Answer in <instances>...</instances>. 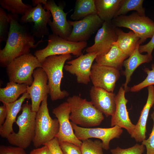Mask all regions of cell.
I'll return each instance as SVG.
<instances>
[{
  "label": "cell",
  "instance_id": "ba28073f",
  "mask_svg": "<svg viewBox=\"0 0 154 154\" xmlns=\"http://www.w3.org/2000/svg\"><path fill=\"white\" fill-rule=\"evenodd\" d=\"M111 22L116 27H123L131 29L139 38L140 44L154 34V21L149 17L142 16L137 12L121 15L113 19Z\"/></svg>",
  "mask_w": 154,
  "mask_h": 154
},
{
  "label": "cell",
  "instance_id": "484cf974",
  "mask_svg": "<svg viewBox=\"0 0 154 154\" xmlns=\"http://www.w3.org/2000/svg\"><path fill=\"white\" fill-rule=\"evenodd\" d=\"M27 85L13 82L7 83L6 86L0 88V101L3 103L13 102L19 96L27 92Z\"/></svg>",
  "mask_w": 154,
  "mask_h": 154
},
{
  "label": "cell",
  "instance_id": "f35d334b",
  "mask_svg": "<svg viewBox=\"0 0 154 154\" xmlns=\"http://www.w3.org/2000/svg\"><path fill=\"white\" fill-rule=\"evenodd\" d=\"M30 154H51L50 151L46 145L40 148H37L32 150Z\"/></svg>",
  "mask_w": 154,
  "mask_h": 154
},
{
  "label": "cell",
  "instance_id": "8fae6325",
  "mask_svg": "<svg viewBox=\"0 0 154 154\" xmlns=\"http://www.w3.org/2000/svg\"><path fill=\"white\" fill-rule=\"evenodd\" d=\"M42 4L38 3L35 7H32L20 19L22 24L33 23L31 32L34 37L38 38L49 35L47 25L52 16L50 11H45Z\"/></svg>",
  "mask_w": 154,
  "mask_h": 154
},
{
  "label": "cell",
  "instance_id": "277c9868",
  "mask_svg": "<svg viewBox=\"0 0 154 154\" xmlns=\"http://www.w3.org/2000/svg\"><path fill=\"white\" fill-rule=\"evenodd\" d=\"M21 110L22 113L16 121L19 127L18 132L10 134L6 138L11 144L25 149L34 139L37 112L32 110L31 104L27 101L23 105Z\"/></svg>",
  "mask_w": 154,
  "mask_h": 154
},
{
  "label": "cell",
  "instance_id": "7c38bea8",
  "mask_svg": "<svg viewBox=\"0 0 154 154\" xmlns=\"http://www.w3.org/2000/svg\"><path fill=\"white\" fill-rule=\"evenodd\" d=\"M68 21L72 29L67 40L74 42H86L104 22L97 14L90 15L80 20Z\"/></svg>",
  "mask_w": 154,
  "mask_h": 154
},
{
  "label": "cell",
  "instance_id": "5bb4252c",
  "mask_svg": "<svg viewBox=\"0 0 154 154\" xmlns=\"http://www.w3.org/2000/svg\"><path fill=\"white\" fill-rule=\"evenodd\" d=\"M33 77V82L31 85L27 86V92L30 96L32 110L37 112L41 103L50 94V89L46 74L42 67L34 70Z\"/></svg>",
  "mask_w": 154,
  "mask_h": 154
},
{
  "label": "cell",
  "instance_id": "8992f818",
  "mask_svg": "<svg viewBox=\"0 0 154 154\" xmlns=\"http://www.w3.org/2000/svg\"><path fill=\"white\" fill-rule=\"evenodd\" d=\"M41 67V63L37 58L29 53L14 59L6 69L9 82L30 86L33 81L34 71Z\"/></svg>",
  "mask_w": 154,
  "mask_h": 154
},
{
  "label": "cell",
  "instance_id": "52a82bcc",
  "mask_svg": "<svg viewBox=\"0 0 154 154\" xmlns=\"http://www.w3.org/2000/svg\"><path fill=\"white\" fill-rule=\"evenodd\" d=\"M48 44L44 48L36 50L35 56L41 62L46 57L52 55L72 54L77 56L82 55L87 46L86 42H74L53 34L48 35Z\"/></svg>",
  "mask_w": 154,
  "mask_h": 154
},
{
  "label": "cell",
  "instance_id": "e0dca14e",
  "mask_svg": "<svg viewBox=\"0 0 154 154\" xmlns=\"http://www.w3.org/2000/svg\"><path fill=\"white\" fill-rule=\"evenodd\" d=\"M97 56L95 52L82 54L77 58L67 62V64L64 66V69L76 76L78 83L87 84L90 81L91 67Z\"/></svg>",
  "mask_w": 154,
  "mask_h": 154
},
{
  "label": "cell",
  "instance_id": "f546056e",
  "mask_svg": "<svg viewBox=\"0 0 154 154\" xmlns=\"http://www.w3.org/2000/svg\"><path fill=\"white\" fill-rule=\"evenodd\" d=\"M80 148L82 154H104L102 142L99 140H83Z\"/></svg>",
  "mask_w": 154,
  "mask_h": 154
},
{
  "label": "cell",
  "instance_id": "60d3db41",
  "mask_svg": "<svg viewBox=\"0 0 154 154\" xmlns=\"http://www.w3.org/2000/svg\"></svg>",
  "mask_w": 154,
  "mask_h": 154
},
{
  "label": "cell",
  "instance_id": "d4e9b609",
  "mask_svg": "<svg viewBox=\"0 0 154 154\" xmlns=\"http://www.w3.org/2000/svg\"><path fill=\"white\" fill-rule=\"evenodd\" d=\"M97 14L104 22L116 17L122 0H94Z\"/></svg>",
  "mask_w": 154,
  "mask_h": 154
},
{
  "label": "cell",
  "instance_id": "d6a6232c",
  "mask_svg": "<svg viewBox=\"0 0 154 154\" xmlns=\"http://www.w3.org/2000/svg\"><path fill=\"white\" fill-rule=\"evenodd\" d=\"M145 149V146L142 144L137 143L131 147L125 149L118 146L111 149L110 151L112 154H142Z\"/></svg>",
  "mask_w": 154,
  "mask_h": 154
},
{
  "label": "cell",
  "instance_id": "4316f807",
  "mask_svg": "<svg viewBox=\"0 0 154 154\" xmlns=\"http://www.w3.org/2000/svg\"><path fill=\"white\" fill-rule=\"evenodd\" d=\"M95 14H97V11L94 0H77L70 18L73 20L78 21Z\"/></svg>",
  "mask_w": 154,
  "mask_h": 154
},
{
  "label": "cell",
  "instance_id": "9c48e42d",
  "mask_svg": "<svg viewBox=\"0 0 154 154\" xmlns=\"http://www.w3.org/2000/svg\"><path fill=\"white\" fill-rule=\"evenodd\" d=\"M33 5L36 6L38 3L44 5L45 9L50 11L53 20L50 19L48 23L52 34L67 39L72 32V27L66 16L68 12L64 11V5L62 3L57 5L53 0H33Z\"/></svg>",
  "mask_w": 154,
  "mask_h": 154
},
{
  "label": "cell",
  "instance_id": "3957f363",
  "mask_svg": "<svg viewBox=\"0 0 154 154\" xmlns=\"http://www.w3.org/2000/svg\"><path fill=\"white\" fill-rule=\"evenodd\" d=\"M71 54L49 56L41 63L42 68L46 74L52 101L62 99L69 95L68 92L62 90L60 85L63 78V69L65 62L71 59Z\"/></svg>",
  "mask_w": 154,
  "mask_h": 154
},
{
  "label": "cell",
  "instance_id": "836d02e7",
  "mask_svg": "<svg viewBox=\"0 0 154 154\" xmlns=\"http://www.w3.org/2000/svg\"><path fill=\"white\" fill-rule=\"evenodd\" d=\"M151 116L153 123L152 131L149 137L142 142V144L145 146L146 148V154H154V107L153 111Z\"/></svg>",
  "mask_w": 154,
  "mask_h": 154
},
{
  "label": "cell",
  "instance_id": "ab89813d",
  "mask_svg": "<svg viewBox=\"0 0 154 154\" xmlns=\"http://www.w3.org/2000/svg\"><path fill=\"white\" fill-rule=\"evenodd\" d=\"M0 106V127L4 123L7 115V109L4 104Z\"/></svg>",
  "mask_w": 154,
  "mask_h": 154
},
{
  "label": "cell",
  "instance_id": "9a60e30c",
  "mask_svg": "<svg viewBox=\"0 0 154 154\" xmlns=\"http://www.w3.org/2000/svg\"><path fill=\"white\" fill-rule=\"evenodd\" d=\"M120 76L119 70L112 67L93 64L90 79L93 86L113 92L116 83Z\"/></svg>",
  "mask_w": 154,
  "mask_h": 154
},
{
  "label": "cell",
  "instance_id": "ffe728a7",
  "mask_svg": "<svg viewBox=\"0 0 154 154\" xmlns=\"http://www.w3.org/2000/svg\"><path fill=\"white\" fill-rule=\"evenodd\" d=\"M148 96L146 104L141 111L138 121L135 125L134 131L131 135L136 141L142 142L146 139V126L149 111L154 104V86L147 87Z\"/></svg>",
  "mask_w": 154,
  "mask_h": 154
},
{
  "label": "cell",
  "instance_id": "e575fe53",
  "mask_svg": "<svg viewBox=\"0 0 154 154\" xmlns=\"http://www.w3.org/2000/svg\"><path fill=\"white\" fill-rule=\"evenodd\" d=\"M59 143L64 154H82L80 147L67 142H59Z\"/></svg>",
  "mask_w": 154,
  "mask_h": 154
},
{
  "label": "cell",
  "instance_id": "74e56055",
  "mask_svg": "<svg viewBox=\"0 0 154 154\" xmlns=\"http://www.w3.org/2000/svg\"><path fill=\"white\" fill-rule=\"evenodd\" d=\"M154 49V34L150 40L147 43L143 45H140L139 50L140 53L147 52V54L152 55V54Z\"/></svg>",
  "mask_w": 154,
  "mask_h": 154
},
{
  "label": "cell",
  "instance_id": "603a6c76",
  "mask_svg": "<svg viewBox=\"0 0 154 154\" xmlns=\"http://www.w3.org/2000/svg\"><path fill=\"white\" fill-rule=\"evenodd\" d=\"M116 32L117 40L114 43L124 54L129 57L139 42V38L132 31L125 33L116 27Z\"/></svg>",
  "mask_w": 154,
  "mask_h": 154
},
{
  "label": "cell",
  "instance_id": "1f68e13d",
  "mask_svg": "<svg viewBox=\"0 0 154 154\" xmlns=\"http://www.w3.org/2000/svg\"><path fill=\"white\" fill-rule=\"evenodd\" d=\"M151 70L145 68L144 71L147 73V76L145 79L140 83L131 87L130 91L133 92L139 91L144 88L154 85V64H151Z\"/></svg>",
  "mask_w": 154,
  "mask_h": 154
},
{
  "label": "cell",
  "instance_id": "83f0119b",
  "mask_svg": "<svg viewBox=\"0 0 154 154\" xmlns=\"http://www.w3.org/2000/svg\"><path fill=\"white\" fill-rule=\"evenodd\" d=\"M0 5L3 9L12 14L22 16L32 7L30 5L23 3L22 0H0Z\"/></svg>",
  "mask_w": 154,
  "mask_h": 154
},
{
  "label": "cell",
  "instance_id": "5b68a950",
  "mask_svg": "<svg viewBox=\"0 0 154 154\" xmlns=\"http://www.w3.org/2000/svg\"><path fill=\"white\" fill-rule=\"evenodd\" d=\"M47 97L42 101L37 112L35 119V134L33 141L36 148L44 145L57 135L59 130L58 119L50 116L47 102Z\"/></svg>",
  "mask_w": 154,
  "mask_h": 154
},
{
  "label": "cell",
  "instance_id": "ac0fdd59",
  "mask_svg": "<svg viewBox=\"0 0 154 154\" xmlns=\"http://www.w3.org/2000/svg\"><path fill=\"white\" fill-rule=\"evenodd\" d=\"M125 92L124 89L121 87L116 96V108L112 116L111 125L112 127L117 125L124 128L131 135L134 131L135 125L132 123L129 116L126 108L128 100L125 98Z\"/></svg>",
  "mask_w": 154,
  "mask_h": 154
},
{
  "label": "cell",
  "instance_id": "30bf717a",
  "mask_svg": "<svg viewBox=\"0 0 154 154\" xmlns=\"http://www.w3.org/2000/svg\"><path fill=\"white\" fill-rule=\"evenodd\" d=\"M70 123L74 134L79 140L82 141L92 138L100 139L103 149L106 150L110 149V141L115 138H119L123 131L121 128L117 125L108 128H84Z\"/></svg>",
  "mask_w": 154,
  "mask_h": 154
},
{
  "label": "cell",
  "instance_id": "f1b7e54d",
  "mask_svg": "<svg viewBox=\"0 0 154 154\" xmlns=\"http://www.w3.org/2000/svg\"><path fill=\"white\" fill-rule=\"evenodd\" d=\"M143 0H122L115 17L125 15L132 11H136L141 16H145V9L143 6Z\"/></svg>",
  "mask_w": 154,
  "mask_h": 154
},
{
  "label": "cell",
  "instance_id": "7a4b0ae2",
  "mask_svg": "<svg viewBox=\"0 0 154 154\" xmlns=\"http://www.w3.org/2000/svg\"><path fill=\"white\" fill-rule=\"evenodd\" d=\"M66 102L70 110V119L76 125L90 128L99 125L104 119L103 114L86 99L74 95L68 97Z\"/></svg>",
  "mask_w": 154,
  "mask_h": 154
},
{
  "label": "cell",
  "instance_id": "4dcf8cb0",
  "mask_svg": "<svg viewBox=\"0 0 154 154\" xmlns=\"http://www.w3.org/2000/svg\"><path fill=\"white\" fill-rule=\"evenodd\" d=\"M10 28L8 14L0 7V43L6 41L7 39Z\"/></svg>",
  "mask_w": 154,
  "mask_h": 154
},
{
  "label": "cell",
  "instance_id": "7402d4cb",
  "mask_svg": "<svg viewBox=\"0 0 154 154\" xmlns=\"http://www.w3.org/2000/svg\"><path fill=\"white\" fill-rule=\"evenodd\" d=\"M140 45L139 42L133 52L123 62V65L125 68L123 74L126 79L123 86L125 92L127 89V85L130 80L131 76L134 71L141 64L148 63L153 59L152 55L147 54L143 55L139 52V48Z\"/></svg>",
  "mask_w": 154,
  "mask_h": 154
},
{
  "label": "cell",
  "instance_id": "2e32d148",
  "mask_svg": "<svg viewBox=\"0 0 154 154\" xmlns=\"http://www.w3.org/2000/svg\"><path fill=\"white\" fill-rule=\"evenodd\" d=\"M117 40L116 27L111 21H105L98 30L94 44L86 49L87 53L95 52L98 56L106 54Z\"/></svg>",
  "mask_w": 154,
  "mask_h": 154
},
{
  "label": "cell",
  "instance_id": "8d00e7d4",
  "mask_svg": "<svg viewBox=\"0 0 154 154\" xmlns=\"http://www.w3.org/2000/svg\"><path fill=\"white\" fill-rule=\"evenodd\" d=\"M44 145L48 147L51 154H64L56 137Z\"/></svg>",
  "mask_w": 154,
  "mask_h": 154
},
{
  "label": "cell",
  "instance_id": "6da1fadb",
  "mask_svg": "<svg viewBox=\"0 0 154 154\" xmlns=\"http://www.w3.org/2000/svg\"><path fill=\"white\" fill-rule=\"evenodd\" d=\"M7 14L10 23L8 36L5 47L0 50V64L4 67L16 58L29 53L31 48L43 42L42 38L35 44L34 37L26 25L20 23L18 15Z\"/></svg>",
  "mask_w": 154,
  "mask_h": 154
},
{
  "label": "cell",
  "instance_id": "cb8c5ba5",
  "mask_svg": "<svg viewBox=\"0 0 154 154\" xmlns=\"http://www.w3.org/2000/svg\"><path fill=\"white\" fill-rule=\"evenodd\" d=\"M127 57L114 42L108 52L104 55L97 56L95 61L99 64L112 67L119 70L121 68L124 61Z\"/></svg>",
  "mask_w": 154,
  "mask_h": 154
},
{
  "label": "cell",
  "instance_id": "4fadbf2b",
  "mask_svg": "<svg viewBox=\"0 0 154 154\" xmlns=\"http://www.w3.org/2000/svg\"><path fill=\"white\" fill-rule=\"evenodd\" d=\"M52 112L59 123V131L56 136L59 142H68L80 147L82 141L76 137L69 120L71 111L68 103L66 101L60 104Z\"/></svg>",
  "mask_w": 154,
  "mask_h": 154
},
{
  "label": "cell",
  "instance_id": "d6986e66",
  "mask_svg": "<svg viewBox=\"0 0 154 154\" xmlns=\"http://www.w3.org/2000/svg\"><path fill=\"white\" fill-rule=\"evenodd\" d=\"M91 102L106 117L112 116L116 108L115 96L113 92L93 86L90 90Z\"/></svg>",
  "mask_w": 154,
  "mask_h": 154
},
{
  "label": "cell",
  "instance_id": "44dd1931",
  "mask_svg": "<svg viewBox=\"0 0 154 154\" xmlns=\"http://www.w3.org/2000/svg\"><path fill=\"white\" fill-rule=\"evenodd\" d=\"M27 99H30L31 98L29 94L26 92L14 102L3 103L6 106L7 115L4 123L0 127V135L2 137L7 138L10 134L14 132L13 124L16 122L17 116L21 109L23 102Z\"/></svg>",
  "mask_w": 154,
  "mask_h": 154
},
{
  "label": "cell",
  "instance_id": "d590c367",
  "mask_svg": "<svg viewBox=\"0 0 154 154\" xmlns=\"http://www.w3.org/2000/svg\"><path fill=\"white\" fill-rule=\"evenodd\" d=\"M0 154H27L24 149L18 147L1 145Z\"/></svg>",
  "mask_w": 154,
  "mask_h": 154
}]
</instances>
